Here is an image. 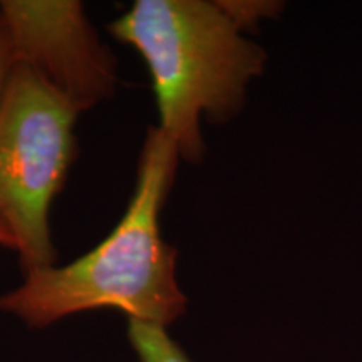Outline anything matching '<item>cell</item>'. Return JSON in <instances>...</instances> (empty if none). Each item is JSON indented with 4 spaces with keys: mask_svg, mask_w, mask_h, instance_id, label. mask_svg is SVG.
<instances>
[{
    "mask_svg": "<svg viewBox=\"0 0 362 362\" xmlns=\"http://www.w3.org/2000/svg\"><path fill=\"white\" fill-rule=\"evenodd\" d=\"M13 64L33 71L81 115L110 101L117 62L78 0H2Z\"/></svg>",
    "mask_w": 362,
    "mask_h": 362,
    "instance_id": "4",
    "label": "cell"
},
{
    "mask_svg": "<svg viewBox=\"0 0 362 362\" xmlns=\"http://www.w3.org/2000/svg\"><path fill=\"white\" fill-rule=\"evenodd\" d=\"M13 66L16 64H13L11 40H8L7 29L4 25L2 16H0V99L4 96V90H6Z\"/></svg>",
    "mask_w": 362,
    "mask_h": 362,
    "instance_id": "6",
    "label": "cell"
},
{
    "mask_svg": "<svg viewBox=\"0 0 362 362\" xmlns=\"http://www.w3.org/2000/svg\"><path fill=\"white\" fill-rule=\"evenodd\" d=\"M128 339L139 362H192L168 330L128 319Z\"/></svg>",
    "mask_w": 362,
    "mask_h": 362,
    "instance_id": "5",
    "label": "cell"
},
{
    "mask_svg": "<svg viewBox=\"0 0 362 362\" xmlns=\"http://www.w3.org/2000/svg\"><path fill=\"white\" fill-rule=\"evenodd\" d=\"M79 116L33 71L13 66L0 99V225L24 274L56 265L51 208L76 158Z\"/></svg>",
    "mask_w": 362,
    "mask_h": 362,
    "instance_id": "3",
    "label": "cell"
},
{
    "mask_svg": "<svg viewBox=\"0 0 362 362\" xmlns=\"http://www.w3.org/2000/svg\"><path fill=\"white\" fill-rule=\"evenodd\" d=\"M280 2L136 0L107 25L146 64L160 124L180 160L205 156L202 119L225 124L240 115L247 86L264 72L267 52L245 35Z\"/></svg>",
    "mask_w": 362,
    "mask_h": 362,
    "instance_id": "1",
    "label": "cell"
},
{
    "mask_svg": "<svg viewBox=\"0 0 362 362\" xmlns=\"http://www.w3.org/2000/svg\"><path fill=\"white\" fill-rule=\"evenodd\" d=\"M0 247L7 248V250H13V242L11 238V235L7 233V230L0 225Z\"/></svg>",
    "mask_w": 362,
    "mask_h": 362,
    "instance_id": "7",
    "label": "cell"
},
{
    "mask_svg": "<svg viewBox=\"0 0 362 362\" xmlns=\"http://www.w3.org/2000/svg\"><path fill=\"white\" fill-rule=\"evenodd\" d=\"M178 161L170 136L151 126L133 197L112 232L69 264L25 274L24 282L0 296V310L30 329L98 309L121 310L131 320L165 329L183 317L188 298L176 279L178 250L165 242L160 228Z\"/></svg>",
    "mask_w": 362,
    "mask_h": 362,
    "instance_id": "2",
    "label": "cell"
}]
</instances>
